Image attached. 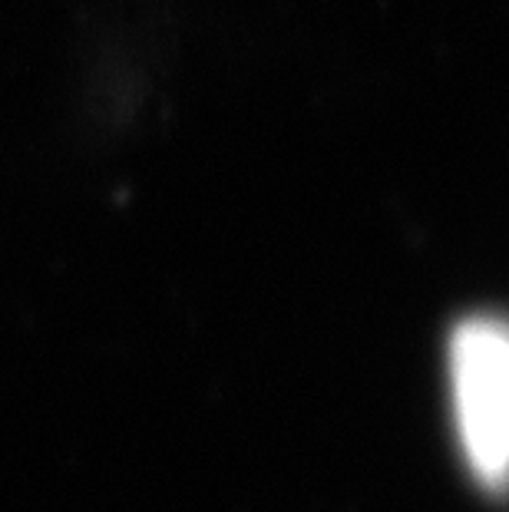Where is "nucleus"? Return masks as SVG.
Listing matches in <instances>:
<instances>
[{
	"label": "nucleus",
	"mask_w": 509,
	"mask_h": 512,
	"mask_svg": "<svg viewBox=\"0 0 509 512\" xmlns=\"http://www.w3.org/2000/svg\"><path fill=\"white\" fill-rule=\"evenodd\" d=\"M453 403L470 470L500 493L509 453V347L493 318H467L450 344Z\"/></svg>",
	"instance_id": "obj_1"
}]
</instances>
